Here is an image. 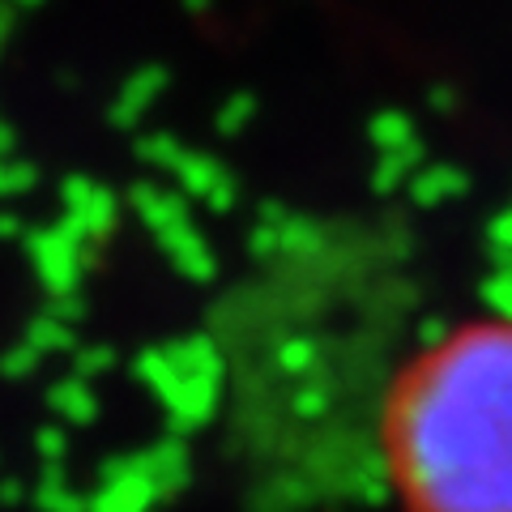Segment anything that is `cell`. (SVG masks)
<instances>
[{"instance_id": "cell-1", "label": "cell", "mask_w": 512, "mask_h": 512, "mask_svg": "<svg viewBox=\"0 0 512 512\" xmlns=\"http://www.w3.org/2000/svg\"><path fill=\"white\" fill-rule=\"evenodd\" d=\"M372 474L397 512H512V312H474L393 363Z\"/></svg>"}]
</instances>
